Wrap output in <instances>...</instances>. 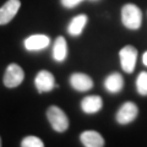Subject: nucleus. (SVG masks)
Segmentation results:
<instances>
[{
  "label": "nucleus",
  "mask_w": 147,
  "mask_h": 147,
  "mask_svg": "<svg viewBox=\"0 0 147 147\" xmlns=\"http://www.w3.org/2000/svg\"><path fill=\"white\" fill-rule=\"evenodd\" d=\"M123 25L129 30H139L142 24V12L135 4H126L121 9Z\"/></svg>",
  "instance_id": "1"
},
{
  "label": "nucleus",
  "mask_w": 147,
  "mask_h": 147,
  "mask_svg": "<svg viewBox=\"0 0 147 147\" xmlns=\"http://www.w3.org/2000/svg\"><path fill=\"white\" fill-rule=\"evenodd\" d=\"M47 117L50 123V125L57 132H64L67 130L69 127V119L66 114L63 110L57 107V105H52L47 110Z\"/></svg>",
  "instance_id": "2"
},
{
  "label": "nucleus",
  "mask_w": 147,
  "mask_h": 147,
  "mask_svg": "<svg viewBox=\"0 0 147 147\" xmlns=\"http://www.w3.org/2000/svg\"><path fill=\"white\" fill-rule=\"evenodd\" d=\"M25 79V72L22 70V67L17 64H10L6 67L5 75H4V85L9 88H13L22 84V81Z\"/></svg>",
  "instance_id": "3"
},
{
  "label": "nucleus",
  "mask_w": 147,
  "mask_h": 147,
  "mask_svg": "<svg viewBox=\"0 0 147 147\" xmlns=\"http://www.w3.org/2000/svg\"><path fill=\"white\" fill-rule=\"evenodd\" d=\"M121 69L127 74H131L135 70L137 60V49L132 45H126L119 52Z\"/></svg>",
  "instance_id": "4"
},
{
  "label": "nucleus",
  "mask_w": 147,
  "mask_h": 147,
  "mask_svg": "<svg viewBox=\"0 0 147 147\" xmlns=\"http://www.w3.org/2000/svg\"><path fill=\"white\" fill-rule=\"evenodd\" d=\"M137 114H139V108L137 105L132 102H125L120 108H119L117 113V121L121 125H125L131 121H134Z\"/></svg>",
  "instance_id": "5"
},
{
  "label": "nucleus",
  "mask_w": 147,
  "mask_h": 147,
  "mask_svg": "<svg viewBox=\"0 0 147 147\" xmlns=\"http://www.w3.org/2000/svg\"><path fill=\"white\" fill-rule=\"evenodd\" d=\"M34 84H36V87H37V90H38L39 93L50 92L54 87H57L53 74L47 71V70H42L37 74V76L34 79Z\"/></svg>",
  "instance_id": "6"
},
{
  "label": "nucleus",
  "mask_w": 147,
  "mask_h": 147,
  "mask_svg": "<svg viewBox=\"0 0 147 147\" xmlns=\"http://www.w3.org/2000/svg\"><path fill=\"white\" fill-rule=\"evenodd\" d=\"M21 6L20 0H9L0 7V26L9 24Z\"/></svg>",
  "instance_id": "7"
},
{
  "label": "nucleus",
  "mask_w": 147,
  "mask_h": 147,
  "mask_svg": "<svg viewBox=\"0 0 147 147\" xmlns=\"http://www.w3.org/2000/svg\"><path fill=\"white\" fill-rule=\"evenodd\" d=\"M70 85L74 90L79 92H86V91H90L93 87V81L86 74L75 72L70 76Z\"/></svg>",
  "instance_id": "8"
},
{
  "label": "nucleus",
  "mask_w": 147,
  "mask_h": 147,
  "mask_svg": "<svg viewBox=\"0 0 147 147\" xmlns=\"http://www.w3.org/2000/svg\"><path fill=\"white\" fill-rule=\"evenodd\" d=\"M50 43V39L45 34H32L25 39V48L30 52H37L47 48Z\"/></svg>",
  "instance_id": "9"
},
{
  "label": "nucleus",
  "mask_w": 147,
  "mask_h": 147,
  "mask_svg": "<svg viewBox=\"0 0 147 147\" xmlns=\"http://www.w3.org/2000/svg\"><path fill=\"white\" fill-rule=\"evenodd\" d=\"M80 140L82 142V145L86 147H103L105 144L102 135L94 130L84 131L80 135Z\"/></svg>",
  "instance_id": "10"
},
{
  "label": "nucleus",
  "mask_w": 147,
  "mask_h": 147,
  "mask_svg": "<svg viewBox=\"0 0 147 147\" xmlns=\"http://www.w3.org/2000/svg\"><path fill=\"white\" fill-rule=\"evenodd\" d=\"M102 105L103 102L99 96H87L81 102V108L87 114H94L99 112L102 109Z\"/></svg>",
  "instance_id": "11"
},
{
  "label": "nucleus",
  "mask_w": 147,
  "mask_h": 147,
  "mask_svg": "<svg viewBox=\"0 0 147 147\" xmlns=\"http://www.w3.org/2000/svg\"><path fill=\"white\" fill-rule=\"evenodd\" d=\"M105 90L110 93H118L120 92L124 87V79L119 72H113L105 79L104 81Z\"/></svg>",
  "instance_id": "12"
},
{
  "label": "nucleus",
  "mask_w": 147,
  "mask_h": 147,
  "mask_svg": "<svg viewBox=\"0 0 147 147\" xmlns=\"http://www.w3.org/2000/svg\"><path fill=\"white\" fill-rule=\"evenodd\" d=\"M67 57V43L64 37H58L53 47V58L59 63L64 61Z\"/></svg>",
  "instance_id": "13"
},
{
  "label": "nucleus",
  "mask_w": 147,
  "mask_h": 147,
  "mask_svg": "<svg viewBox=\"0 0 147 147\" xmlns=\"http://www.w3.org/2000/svg\"><path fill=\"white\" fill-rule=\"evenodd\" d=\"M87 24V16L85 13H80V15L75 16L71 20V22L67 26V32L71 36H80L84 31L85 26Z\"/></svg>",
  "instance_id": "14"
},
{
  "label": "nucleus",
  "mask_w": 147,
  "mask_h": 147,
  "mask_svg": "<svg viewBox=\"0 0 147 147\" xmlns=\"http://www.w3.org/2000/svg\"><path fill=\"white\" fill-rule=\"evenodd\" d=\"M136 88L140 94L147 96V72L146 71H142L139 74L136 80Z\"/></svg>",
  "instance_id": "15"
},
{
  "label": "nucleus",
  "mask_w": 147,
  "mask_h": 147,
  "mask_svg": "<svg viewBox=\"0 0 147 147\" xmlns=\"http://www.w3.org/2000/svg\"><path fill=\"white\" fill-rule=\"evenodd\" d=\"M22 147H43V141L37 136H27L21 142Z\"/></svg>",
  "instance_id": "16"
},
{
  "label": "nucleus",
  "mask_w": 147,
  "mask_h": 147,
  "mask_svg": "<svg viewBox=\"0 0 147 147\" xmlns=\"http://www.w3.org/2000/svg\"><path fill=\"white\" fill-rule=\"evenodd\" d=\"M60 1L63 4V6H65L67 9H72V7L77 6L81 1H84V0H60Z\"/></svg>",
  "instance_id": "17"
},
{
  "label": "nucleus",
  "mask_w": 147,
  "mask_h": 147,
  "mask_svg": "<svg viewBox=\"0 0 147 147\" xmlns=\"http://www.w3.org/2000/svg\"><path fill=\"white\" fill-rule=\"evenodd\" d=\"M142 63H144L145 65L147 66V52H145L144 55H142Z\"/></svg>",
  "instance_id": "18"
},
{
  "label": "nucleus",
  "mask_w": 147,
  "mask_h": 147,
  "mask_svg": "<svg viewBox=\"0 0 147 147\" xmlns=\"http://www.w3.org/2000/svg\"><path fill=\"white\" fill-rule=\"evenodd\" d=\"M3 144H1V137H0V146H1Z\"/></svg>",
  "instance_id": "19"
}]
</instances>
